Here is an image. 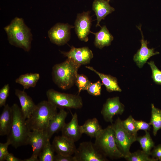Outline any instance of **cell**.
<instances>
[{
    "instance_id": "obj_15",
    "label": "cell",
    "mask_w": 161,
    "mask_h": 161,
    "mask_svg": "<svg viewBox=\"0 0 161 161\" xmlns=\"http://www.w3.org/2000/svg\"><path fill=\"white\" fill-rule=\"evenodd\" d=\"M62 135L75 143L78 140L83 134L80 126L78 122V115L76 112L72 114V118L68 123L65 124L61 131Z\"/></svg>"
},
{
    "instance_id": "obj_2",
    "label": "cell",
    "mask_w": 161,
    "mask_h": 161,
    "mask_svg": "<svg viewBox=\"0 0 161 161\" xmlns=\"http://www.w3.org/2000/svg\"><path fill=\"white\" fill-rule=\"evenodd\" d=\"M11 107L13 120L7 140L10 141L11 145L16 148L27 145L28 134L30 131L27 125L26 119L21 108L16 103L14 104Z\"/></svg>"
},
{
    "instance_id": "obj_16",
    "label": "cell",
    "mask_w": 161,
    "mask_h": 161,
    "mask_svg": "<svg viewBox=\"0 0 161 161\" xmlns=\"http://www.w3.org/2000/svg\"><path fill=\"white\" fill-rule=\"evenodd\" d=\"M138 27L141 32L142 36L140 41L141 47L134 55L133 60L137 66L140 68H141L149 58L154 55L159 54V53L158 52H154L153 48L149 49L148 48V41L144 39L141 27Z\"/></svg>"
},
{
    "instance_id": "obj_28",
    "label": "cell",
    "mask_w": 161,
    "mask_h": 161,
    "mask_svg": "<svg viewBox=\"0 0 161 161\" xmlns=\"http://www.w3.org/2000/svg\"><path fill=\"white\" fill-rule=\"evenodd\" d=\"M150 156L142 150H138L134 152L131 153L125 159L128 161H157L155 159L150 157Z\"/></svg>"
},
{
    "instance_id": "obj_5",
    "label": "cell",
    "mask_w": 161,
    "mask_h": 161,
    "mask_svg": "<svg viewBox=\"0 0 161 161\" xmlns=\"http://www.w3.org/2000/svg\"><path fill=\"white\" fill-rule=\"evenodd\" d=\"M95 139V144L106 157L112 159L124 158L117 146L114 131L111 125L103 129Z\"/></svg>"
},
{
    "instance_id": "obj_21",
    "label": "cell",
    "mask_w": 161,
    "mask_h": 161,
    "mask_svg": "<svg viewBox=\"0 0 161 161\" xmlns=\"http://www.w3.org/2000/svg\"><path fill=\"white\" fill-rule=\"evenodd\" d=\"M90 32L95 35L94 42L95 46L100 49L110 45L114 39L113 37L105 25L101 27L100 30L97 32L94 33L91 31Z\"/></svg>"
},
{
    "instance_id": "obj_30",
    "label": "cell",
    "mask_w": 161,
    "mask_h": 161,
    "mask_svg": "<svg viewBox=\"0 0 161 161\" xmlns=\"http://www.w3.org/2000/svg\"><path fill=\"white\" fill-rule=\"evenodd\" d=\"M91 82L88 78L83 74L77 75L75 83L78 89V94L83 90H86L87 87Z\"/></svg>"
},
{
    "instance_id": "obj_27",
    "label": "cell",
    "mask_w": 161,
    "mask_h": 161,
    "mask_svg": "<svg viewBox=\"0 0 161 161\" xmlns=\"http://www.w3.org/2000/svg\"><path fill=\"white\" fill-rule=\"evenodd\" d=\"M55 151L48 139L39 156V161H54Z\"/></svg>"
},
{
    "instance_id": "obj_10",
    "label": "cell",
    "mask_w": 161,
    "mask_h": 161,
    "mask_svg": "<svg viewBox=\"0 0 161 161\" xmlns=\"http://www.w3.org/2000/svg\"><path fill=\"white\" fill-rule=\"evenodd\" d=\"M74 27L68 23H57L48 31L50 41L58 46L64 45L69 40L71 29Z\"/></svg>"
},
{
    "instance_id": "obj_12",
    "label": "cell",
    "mask_w": 161,
    "mask_h": 161,
    "mask_svg": "<svg viewBox=\"0 0 161 161\" xmlns=\"http://www.w3.org/2000/svg\"><path fill=\"white\" fill-rule=\"evenodd\" d=\"M124 110V106L120 102L119 97H116L108 98L103 105L101 111L104 120L112 123L115 115H121Z\"/></svg>"
},
{
    "instance_id": "obj_1",
    "label": "cell",
    "mask_w": 161,
    "mask_h": 161,
    "mask_svg": "<svg viewBox=\"0 0 161 161\" xmlns=\"http://www.w3.org/2000/svg\"><path fill=\"white\" fill-rule=\"evenodd\" d=\"M10 44L28 52L31 48L32 35L21 18L16 17L4 28Z\"/></svg>"
},
{
    "instance_id": "obj_29",
    "label": "cell",
    "mask_w": 161,
    "mask_h": 161,
    "mask_svg": "<svg viewBox=\"0 0 161 161\" xmlns=\"http://www.w3.org/2000/svg\"><path fill=\"white\" fill-rule=\"evenodd\" d=\"M135 120L131 115L127 119L122 120L123 126L125 130L130 134L137 137V132L134 122Z\"/></svg>"
},
{
    "instance_id": "obj_31",
    "label": "cell",
    "mask_w": 161,
    "mask_h": 161,
    "mask_svg": "<svg viewBox=\"0 0 161 161\" xmlns=\"http://www.w3.org/2000/svg\"><path fill=\"white\" fill-rule=\"evenodd\" d=\"M103 84L99 80L94 83H91L89 86L86 91L88 93L93 96L100 95L101 93V86Z\"/></svg>"
},
{
    "instance_id": "obj_40",
    "label": "cell",
    "mask_w": 161,
    "mask_h": 161,
    "mask_svg": "<svg viewBox=\"0 0 161 161\" xmlns=\"http://www.w3.org/2000/svg\"><path fill=\"white\" fill-rule=\"evenodd\" d=\"M160 161H161V160Z\"/></svg>"
},
{
    "instance_id": "obj_23",
    "label": "cell",
    "mask_w": 161,
    "mask_h": 161,
    "mask_svg": "<svg viewBox=\"0 0 161 161\" xmlns=\"http://www.w3.org/2000/svg\"><path fill=\"white\" fill-rule=\"evenodd\" d=\"M82 134H85L91 138H95L103 129L96 118L87 120L82 125L80 126Z\"/></svg>"
},
{
    "instance_id": "obj_35",
    "label": "cell",
    "mask_w": 161,
    "mask_h": 161,
    "mask_svg": "<svg viewBox=\"0 0 161 161\" xmlns=\"http://www.w3.org/2000/svg\"><path fill=\"white\" fill-rule=\"evenodd\" d=\"M135 126L137 131L139 130L148 131L150 129L151 125L150 123H147L142 120H135Z\"/></svg>"
},
{
    "instance_id": "obj_7",
    "label": "cell",
    "mask_w": 161,
    "mask_h": 161,
    "mask_svg": "<svg viewBox=\"0 0 161 161\" xmlns=\"http://www.w3.org/2000/svg\"><path fill=\"white\" fill-rule=\"evenodd\" d=\"M111 124L117 146L125 158L131 153L130 147L132 144L136 141L137 137L130 134L125 130L122 125V120L119 117Z\"/></svg>"
},
{
    "instance_id": "obj_3",
    "label": "cell",
    "mask_w": 161,
    "mask_h": 161,
    "mask_svg": "<svg viewBox=\"0 0 161 161\" xmlns=\"http://www.w3.org/2000/svg\"><path fill=\"white\" fill-rule=\"evenodd\" d=\"M81 66L69 58L61 63L55 64L52 72L54 83L62 89H69L75 83L78 70Z\"/></svg>"
},
{
    "instance_id": "obj_18",
    "label": "cell",
    "mask_w": 161,
    "mask_h": 161,
    "mask_svg": "<svg viewBox=\"0 0 161 161\" xmlns=\"http://www.w3.org/2000/svg\"><path fill=\"white\" fill-rule=\"evenodd\" d=\"M15 94L19 99L22 112L24 117L27 119L30 116L36 105L24 91L16 89Z\"/></svg>"
},
{
    "instance_id": "obj_25",
    "label": "cell",
    "mask_w": 161,
    "mask_h": 161,
    "mask_svg": "<svg viewBox=\"0 0 161 161\" xmlns=\"http://www.w3.org/2000/svg\"><path fill=\"white\" fill-rule=\"evenodd\" d=\"M151 115L150 123L153 127V133L154 136L161 129V110L151 104Z\"/></svg>"
},
{
    "instance_id": "obj_4",
    "label": "cell",
    "mask_w": 161,
    "mask_h": 161,
    "mask_svg": "<svg viewBox=\"0 0 161 161\" xmlns=\"http://www.w3.org/2000/svg\"><path fill=\"white\" fill-rule=\"evenodd\" d=\"M57 108L48 100L42 101L36 105L30 116L26 120L30 130H45L57 113Z\"/></svg>"
},
{
    "instance_id": "obj_19",
    "label": "cell",
    "mask_w": 161,
    "mask_h": 161,
    "mask_svg": "<svg viewBox=\"0 0 161 161\" xmlns=\"http://www.w3.org/2000/svg\"><path fill=\"white\" fill-rule=\"evenodd\" d=\"M109 1L106 0H95L92 4V9L94 11L97 17L96 27L100 26V23L102 19L115 10L111 6Z\"/></svg>"
},
{
    "instance_id": "obj_39",
    "label": "cell",
    "mask_w": 161,
    "mask_h": 161,
    "mask_svg": "<svg viewBox=\"0 0 161 161\" xmlns=\"http://www.w3.org/2000/svg\"><path fill=\"white\" fill-rule=\"evenodd\" d=\"M108 1H109L110 0H107Z\"/></svg>"
},
{
    "instance_id": "obj_37",
    "label": "cell",
    "mask_w": 161,
    "mask_h": 161,
    "mask_svg": "<svg viewBox=\"0 0 161 161\" xmlns=\"http://www.w3.org/2000/svg\"><path fill=\"white\" fill-rule=\"evenodd\" d=\"M54 161H76L74 156L57 154L55 155Z\"/></svg>"
},
{
    "instance_id": "obj_32",
    "label": "cell",
    "mask_w": 161,
    "mask_h": 161,
    "mask_svg": "<svg viewBox=\"0 0 161 161\" xmlns=\"http://www.w3.org/2000/svg\"><path fill=\"white\" fill-rule=\"evenodd\" d=\"M152 71V78L156 84H161V71L158 69L153 61L148 62Z\"/></svg>"
},
{
    "instance_id": "obj_11",
    "label": "cell",
    "mask_w": 161,
    "mask_h": 161,
    "mask_svg": "<svg viewBox=\"0 0 161 161\" xmlns=\"http://www.w3.org/2000/svg\"><path fill=\"white\" fill-rule=\"evenodd\" d=\"M89 11L83 12L77 14L75 23V33L79 40L88 41V35L90 32L92 18Z\"/></svg>"
},
{
    "instance_id": "obj_36",
    "label": "cell",
    "mask_w": 161,
    "mask_h": 161,
    "mask_svg": "<svg viewBox=\"0 0 161 161\" xmlns=\"http://www.w3.org/2000/svg\"><path fill=\"white\" fill-rule=\"evenodd\" d=\"M150 155L157 161H160L161 160V144L154 146L151 151Z\"/></svg>"
},
{
    "instance_id": "obj_22",
    "label": "cell",
    "mask_w": 161,
    "mask_h": 161,
    "mask_svg": "<svg viewBox=\"0 0 161 161\" xmlns=\"http://www.w3.org/2000/svg\"><path fill=\"white\" fill-rule=\"evenodd\" d=\"M86 67L94 72L99 76L108 92H110L113 91L119 92L122 91L121 89L118 84L117 79L116 78L110 75H106L100 73L92 67L86 66Z\"/></svg>"
},
{
    "instance_id": "obj_33",
    "label": "cell",
    "mask_w": 161,
    "mask_h": 161,
    "mask_svg": "<svg viewBox=\"0 0 161 161\" xmlns=\"http://www.w3.org/2000/svg\"><path fill=\"white\" fill-rule=\"evenodd\" d=\"M10 90L9 84H5L0 90V107L4 106L6 104L7 98L9 96Z\"/></svg>"
},
{
    "instance_id": "obj_38",
    "label": "cell",
    "mask_w": 161,
    "mask_h": 161,
    "mask_svg": "<svg viewBox=\"0 0 161 161\" xmlns=\"http://www.w3.org/2000/svg\"><path fill=\"white\" fill-rule=\"evenodd\" d=\"M5 160L7 161H23V160L15 157L13 154L9 153L6 156Z\"/></svg>"
},
{
    "instance_id": "obj_13",
    "label": "cell",
    "mask_w": 161,
    "mask_h": 161,
    "mask_svg": "<svg viewBox=\"0 0 161 161\" xmlns=\"http://www.w3.org/2000/svg\"><path fill=\"white\" fill-rule=\"evenodd\" d=\"M61 52L64 56L80 65L89 63L93 57L92 51L88 47L77 48L72 46L69 51Z\"/></svg>"
},
{
    "instance_id": "obj_34",
    "label": "cell",
    "mask_w": 161,
    "mask_h": 161,
    "mask_svg": "<svg viewBox=\"0 0 161 161\" xmlns=\"http://www.w3.org/2000/svg\"><path fill=\"white\" fill-rule=\"evenodd\" d=\"M10 145V141L7 140L5 143H0V161L5 160L6 157L9 153L8 150V146Z\"/></svg>"
},
{
    "instance_id": "obj_14",
    "label": "cell",
    "mask_w": 161,
    "mask_h": 161,
    "mask_svg": "<svg viewBox=\"0 0 161 161\" xmlns=\"http://www.w3.org/2000/svg\"><path fill=\"white\" fill-rule=\"evenodd\" d=\"M52 145L57 154L64 155H74L77 148L74 142L62 135L55 137Z\"/></svg>"
},
{
    "instance_id": "obj_17",
    "label": "cell",
    "mask_w": 161,
    "mask_h": 161,
    "mask_svg": "<svg viewBox=\"0 0 161 161\" xmlns=\"http://www.w3.org/2000/svg\"><path fill=\"white\" fill-rule=\"evenodd\" d=\"M68 113L64 109H61L50 120L47 127L44 130L50 140L55 133L61 131L66 124L65 121Z\"/></svg>"
},
{
    "instance_id": "obj_9",
    "label": "cell",
    "mask_w": 161,
    "mask_h": 161,
    "mask_svg": "<svg viewBox=\"0 0 161 161\" xmlns=\"http://www.w3.org/2000/svg\"><path fill=\"white\" fill-rule=\"evenodd\" d=\"M48 139H49L44 130L30 131L28 134L27 145L32 146L33 153L30 158L23 160V161H39L38 157Z\"/></svg>"
},
{
    "instance_id": "obj_20",
    "label": "cell",
    "mask_w": 161,
    "mask_h": 161,
    "mask_svg": "<svg viewBox=\"0 0 161 161\" xmlns=\"http://www.w3.org/2000/svg\"><path fill=\"white\" fill-rule=\"evenodd\" d=\"M0 116V135H7L10 132L13 120L11 107L8 104L4 106Z\"/></svg>"
},
{
    "instance_id": "obj_26",
    "label": "cell",
    "mask_w": 161,
    "mask_h": 161,
    "mask_svg": "<svg viewBox=\"0 0 161 161\" xmlns=\"http://www.w3.org/2000/svg\"><path fill=\"white\" fill-rule=\"evenodd\" d=\"M145 134L143 136H137L136 140L140 143L142 150L150 155L151 150L154 146V143L148 131H145Z\"/></svg>"
},
{
    "instance_id": "obj_6",
    "label": "cell",
    "mask_w": 161,
    "mask_h": 161,
    "mask_svg": "<svg viewBox=\"0 0 161 161\" xmlns=\"http://www.w3.org/2000/svg\"><path fill=\"white\" fill-rule=\"evenodd\" d=\"M48 100L60 109H80L83 106L81 97L75 95L60 92L50 89L46 92Z\"/></svg>"
},
{
    "instance_id": "obj_8",
    "label": "cell",
    "mask_w": 161,
    "mask_h": 161,
    "mask_svg": "<svg viewBox=\"0 0 161 161\" xmlns=\"http://www.w3.org/2000/svg\"><path fill=\"white\" fill-rule=\"evenodd\" d=\"M76 161H106L108 159L95 143L85 141L80 143L73 155Z\"/></svg>"
},
{
    "instance_id": "obj_24",
    "label": "cell",
    "mask_w": 161,
    "mask_h": 161,
    "mask_svg": "<svg viewBox=\"0 0 161 161\" xmlns=\"http://www.w3.org/2000/svg\"><path fill=\"white\" fill-rule=\"evenodd\" d=\"M40 78L38 73H26L21 75L15 82L21 85L24 89L35 87Z\"/></svg>"
}]
</instances>
